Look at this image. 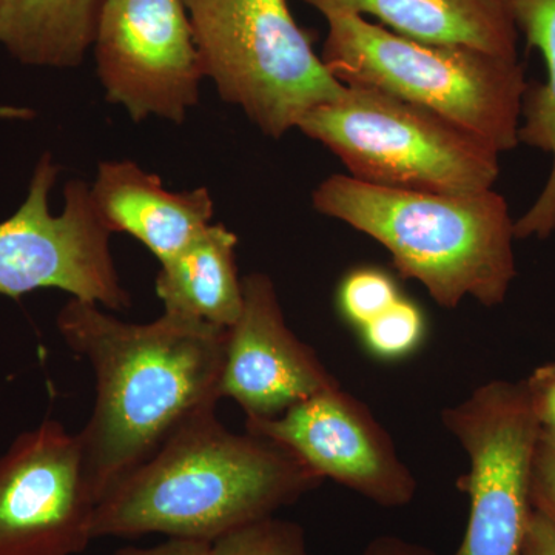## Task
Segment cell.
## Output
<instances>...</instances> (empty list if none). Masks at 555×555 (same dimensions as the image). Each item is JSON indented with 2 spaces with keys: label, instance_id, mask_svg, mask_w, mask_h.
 Returning a JSON list of instances; mask_svg holds the SVG:
<instances>
[{
  "label": "cell",
  "instance_id": "1",
  "mask_svg": "<svg viewBox=\"0 0 555 555\" xmlns=\"http://www.w3.org/2000/svg\"><path fill=\"white\" fill-rule=\"evenodd\" d=\"M56 326L93 369L96 400L78 436L100 503L179 427L217 409L229 328L171 312L127 323L76 298Z\"/></svg>",
  "mask_w": 555,
  "mask_h": 555
},
{
  "label": "cell",
  "instance_id": "7",
  "mask_svg": "<svg viewBox=\"0 0 555 555\" xmlns=\"http://www.w3.org/2000/svg\"><path fill=\"white\" fill-rule=\"evenodd\" d=\"M441 423L467 456L459 488L469 500L465 535L454 555H524L532 507V466L542 425L525 379H492Z\"/></svg>",
  "mask_w": 555,
  "mask_h": 555
},
{
  "label": "cell",
  "instance_id": "20",
  "mask_svg": "<svg viewBox=\"0 0 555 555\" xmlns=\"http://www.w3.org/2000/svg\"><path fill=\"white\" fill-rule=\"evenodd\" d=\"M401 297L396 280L385 270L358 268L339 283V312L353 326L364 327Z\"/></svg>",
  "mask_w": 555,
  "mask_h": 555
},
{
  "label": "cell",
  "instance_id": "25",
  "mask_svg": "<svg viewBox=\"0 0 555 555\" xmlns=\"http://www.w3.org/2000/svg\"><path fill=\"white\" fill-rule=\"evenodd\" d=\"M31 113L28 109L22 108H0V116L3 118H25V116H30Z\"/></svg>",
  "mask_w": 555,
  "mask_h": 555
},
{
  "label": "cell",
  "instance_id": "19",
  "mask_svg": "<svg viewBox=\"0 0 555 555\" xmlns=\"http://www.w3.org/2000/svg\"><path fill=\"white\" fill-rule=\"evenodd\" d=\"M364 343L374 356L398 360L414 352L426 334L423 310L411 299L400 298L382 315L361 327Z\"/></svg>",
  "mask_w": 555,
  "mask_h": 555
},
{
  "label": "cell",
  "instance_id": "2",
  "mask_svg": "<svg viewBox=\"0 0 555 555\" xmlns=\"http://www.w3.org/2000/svg\"><path fill=\"white\" fill-rule=\"evenodd\" d=\"M323 481L283 444L250 430L233 433L217 409H207L102 496L93 534L214 543L275 516Z\"/></svg>",
  "mask_w": 555,
  "mask_h": 555
},
{
  "label": "cell",
  "instance_id": "6",
  "mask_svg": "<svg viewBox=\"0 0 555 555\" xmlns=\"http://www.w3.org/2000/svg\"><path fill=\"white\" fill-rule=\"evenodd\" d=\"M206 76L266 137L297 129L346 86L328 72L287 0H184Z\"/></svg>",
  "mask_w": 555,
  "mask_h": 555
},
{
  "label": "cell",
  "instance_id": "16",
  "mask_svg": "<svg viewBox=\"0 0 555 555\" xmlns=\"http://www.w3.org/2000/svg\"><path fill=\"white\" fill-rule=\"evenodd\" d=\"M517 30L542 53L546 80L526 89L518 142L551 155L550 177L535 203L518 218L517 240H546L555 232V0H514L509 3Z\"/></svg>",
  "mask_w": 555,
  "mask_h": 555
},
{
  "label": "cell",
  "instance_id": "22",
  "mask_svg": "<svg viewBox=\"0 0 555 555\" xmlns=\"http://www.w3.org/2000/svg\"><path fill=\"white\" fill-rule=\"evenodd\" d=\"M524 555H555V513L532 496Z\"/></svg>",
  "mask_w": 555,
  "mask_h": 555
},
{
  "label": "cell",
  "instance_id": "24",
  "mask_svg": "<svg viewBox=\"0 0 555 555\" xmlns=\"http://www.w3.org/2000/svg\"><path fill=\"white\" fill-rule=\"evenodd\" d=\"M361 555H438L418 543L408 542L400 537H378L369 543Z\"/></svg>",
  "mask_w": 555,
  "mask_h": 555
},
{
  "label": "cell",
  "instance_id": "21",
  "mask_svg": "<svg viewBox=\"0 0 555 555\" xmlns=\"http://www.w3.org/2000/svg\"><path fill=\"white\" fill-rule=\"evenodd\" d=\"M532 496L555 513V434L543 427L532 466Z\"/></svg>",
  "mask_w": 555,
  "mask_h": 555
},
{
  "label": "cell",
  "instance_id": "28",
  "mask_svg": "<svg viewBox=\"0 0 555 555\" xmlns=\"http://www.w3.org/2000/svg\"><path fill=\"white\" fill-rule=\"evenodd\" d=\"M0 9H2V0H0Z\"/></svg>",
  "mask_w": 555,
  "mask_h": 555
},
{
  "label": "cell",
  "instance_id": "10",
  "mask_svg": "<svg viewBox=\"0 0 555 555\" xmlns=\"http://www.w3.org/2000/svg\"><path fill=\"white\" fill-rule=\"evenodd\" d=\"M98 496L78 434L43 420L0 455V555H78L94 540Z\"/></svg>",
  "mask_w": 555,
  "mask_h": 555
},
{
  "label": "cell",
  "instance_id": "5",
  "mask_svg": "<svg viewBox=\"0 0 555 555\" xmlns=\"http://www.w3.org/2000/svg\"><path fill=\"white\" fill-rule=\"evenodd\" d=\"M297 129L331 150L349 177L379 188L476 193L494 188L496 150L476 134L367 87L310 109Z\"/></svg>",
  "mask_w": 555,
  "mask_h": 555
},
{
  "label": "cell",
  "instance_id": "17",
  "mask_svg": "<svg viewBox=\"0 0 555 555\" xmlns=\"http://www.w3.org/2000/svg\"><path fill=\"white\" fill-rule=\"evenodd\" d=\"M104 0H2L0 43L31 67L73 68L93 46Z\"/></svg>",
  "mask_w": 555,
  "mask_h": 555
},
{
  "label": "cell",
  "instance_id": "15",
  "mask_svg": "<svg viewBox=\"0 0 555 555\" xmlns=\"http://www.w3.org/2000/svg\"><path fill=\"white\" fill-rule=\"evenodd\" d=\"M238 236L210 224L175 257L160 262L156 295L164 312L229 328L243 312V280L236 266Z\"/></svg>",
  "mask_w": 555,
  "mask_h": 555
},
{
  "label": "cell",
  "instance_id": "13",
  "mask_svg": "<svg viewBox=\"0 0 555 555\" xmlns=\"http://www.w3.org/2000/svg\"><path fill=\"white\" fill-rule=\"evenodd\" d=\"M90 190L105 228L137 238L159 264L188 246L214 218V199L206 188L170 192L158 175L131 160L101 163Z\"/></svg>",
  "mask_w": 555,
  "mask_h": 555
},
{
  "label": "cell",
  "instance_id": "23",
  "mask_svg": "<svg viewBox=\"0 0 555 555\" xmlns=\"http://www.w3.org/2000/svg\"><path fill=\"white\" fill-rule=\"evenodd\" d=\"M109 555H214L211 543L199 540L169 539L150 547H124Z\"/></svg>",
  "mask_w": 555,
  "mask_h": 555
},
{
  "label": "cell",
  "instance_id": "3",
  "mask_svg": "<svg viewBox=\"0 0 555 555\" xmlns=\"http://www.w3.org/2000/svg\"><path fill=\"white\" fill-rule=\"evenodd\" d=\"M312 201L318 214L378 241L400 276L423 284L441 308L456 309L466 298L495 308L516 280V221L492 189L418 192L332 175Z\"/></svg>",
  "mask_w": 555,
  "mask_h": 555
},
{
  "label": "cell",
  "instance_id": "27",
  "mask_svg": "<svg viewBox=\"0 0 555 555\" xmlns=\"http://www.w3.org/2000/svg\"><path fill=\"white\" fill-rule=\"evenodd\" d=\"M503 2H506V3H513L514 0H503Z\"/></svg>",
  "mask_w": 555,
  "mask_h": 555
},
{
  "label": "cell",
  "instance_id": "12",
  "mask_svg": "<svg viewBox=\"0 0 555 555\" xmlns=\"http://www.w3.org/2000/svg\"><path fill=\"white\" fill-rule=\"evenodd\" d=\"M243 295V312L228 331L219 397L235 401L246 420H270L339 386L315 350L287 326L272 278L250 273Z\"/></svg>",
  "mask_w": 555,
  "mask_h": 555
},
{
  "label": "cell",
  "instance_id": "26",
  "mask_svg": "<svg viewBox=\"0 0 555 555\" xmlns=\"http://www.w3.org/2000/svg\"><path fill=\"white\" fill-rule=\"evenodd\" d=\"M553 426H554V433H555V409H554Z\"/></svg>",
  "mask_w": 555,
  "mask_h": 555
},
{
  "label": "cell",
  "instance_id": "18",
  "mask_svg": "<svg viewBox=\"0 0 555 555\" xmlns=\"http://www.w3.org/2000/svg\"><path fill=\"white\" fill-rule=\"evenodd\" d=\"M211 550L214 555H309L301 526L275 516L219 537Z\"/></svg>",
  "mask_w": 555,
  "mask_h": 555
},
{
  "label": "cell",
  "instance_id": "14",
  "mask_svg": "<svg viewBox=\"0 0 555 555\" xmlns=\"http://www.w3.org/2000/svg\"><path fill=\"white\" fill-rule=\"evenodd\" d=\"M331 14H371L396 35L440 46H465L517 60V27L503 0H302Z\"/></svg>",
  "mask_w": 555,
  "mask_h": 555
},
{
  "label": "cell",
  "instance_id": "9",
  "mask_svg": "<svg viewBox=\"0 0 555 555\" xmlns=\"http://www.w3.org/2000/svg\"><path fill=\"white\" fill-rule=\"evenodd\" d=\"M94 56L108 102L131 120L182 124L206 76L184 0H104Z\"/></svg>",
  "mask_w": 555,
  "mask_h": 555
},
{
  "label": "cell",
  "instance_id": "8",
  "mask_svg": "<svg viewBox=\"0 0 555 555\" xmlns=\"http://www.w3.org/2000/svg\"><path fill=\"white\" fill-rule=\"evenodd\" d=\"M60 166L43 153L36 164L27 198L0 222V295L20 299L38 288H60L72 298L101 308H130L109 250L112 232L101 221L90 185L67 182L61 215L50 210V193Z\"/></svg>",
  "mask_w": 555,
  "mask_h": 555
},
{
  "label": "cell",
  "instance_id": "11",
  "mask_svg": "<svg viewBox=\"0 0 555 555\" xmlns=\"http://www.w3.org/2000/svg\"><path fill=\"white\" fill-rule=\"evenodd\" d=\"M246 430L283 444L323 480H334L383 507L406 506L416 478L371 409L341 389L318 392Z\"/></svg>",
  "mask_w": 555,
  "mask_h": 555
},
{
  "label": "cell",
  "instance_id": "4",
  "mask_svg": "<svg viewBox=\"0 0 555 555\" xmlns=\"http://www.w3.org/2000/svg\"><path fill=\"white\" fill-rule=\"evenodd\" d=\"M323 60L347 87H367L437 113L499 153L516 149L528 82L518 60L403 38L358 14L326 16Z\"/></svg>",
  "mask_w": 555,
  "mask_h": 555
}]
</instances>
